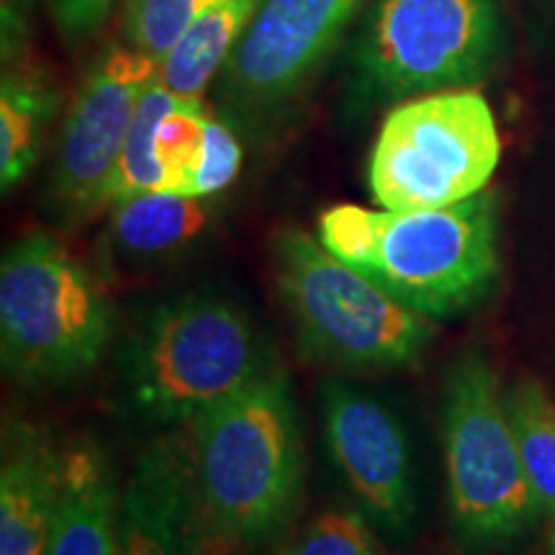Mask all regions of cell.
Wrapping results in <instances>:
<instances>
[{
	"instance_id": "cb8c5ba5",
	"label": "cell",
	"mask_w": 555,
	"mask_h": 555,
	"mask_svg": "<svg viewBox=\"0 0 555 555\" xmlns=\"http://www.w3.org/2000/svg\"><path fill=\"white\" fill-rule=\"evenodd\" d=\"M44 5L62 37L80 44L101 31L114 0H44Z\"/></svg>"
},
{
	"instance_id": "6da1fadb",
	"label": "cell",
	"mask_w": 555,
	"mask_h": 555,
	"mask_svg": "<svg viewBox=\"0 0 555 555\" xmlns=\"http://www.w3.org/2000/svg\"><path fill=\"white\" fill-rule=\"evenodd\" d=\"M319 242L427 319L476 307L499 275L496 201L486 191L420 211L332 206L319 217Z\"/></svg>"
},
{
	"instance_id": "9a60e30c",
	"label": "cell",
	"mask_w": 555,
	"mask_h": 555,
	"mask_svg": "<svg viewBox=\"0 0 555 555\" xmlns=\"http://www.w3.org/2000/svg\"><path fill=\"white\" fill-rule=\"evenodd\" d=\"M206 198L150 191L111 206L108 237L129 260H155L189 247L206 229Z\"/></svg>"
},
{
	"instance_id": "5bb4252c",
	"label": "cell",
	"mask_w": 555,
	"mask_h": 555,
	"mask_svg": "<svg viewBox=\"0 0 555 555\" xmlns=\"http://www.w3.org/2000/svg\"><path fill=\"white\" fill-rule=\"evenodd\" d=\"M121 496L95 448L65 457V486L47 555H119Z\"/></svg>"
},
{
	"instance_id": "4316f807",
	"label": "cell",
	"mask_w": 555,
	"mask_h": 555,
	"mask_svg": "<svg viewBox=\"0 0 555 555\" xmlns=\"http://www.w3.org/2000/svg\"><path fill=\"white\" fill-rule=\"evenodd\" d=\"M543 555H555V525H553V532H551V540H547V547Z\"/></svg>"
},
{
	"instance_id": "5b68a950",
	"label": "cell",
	"mask_w": 555,
	"mask_h": 555,
	"mask_svg": "<svg viewBox=\"0 0 555 555\" xmlns=\"http://www.w3.org/2000/svg\"><path fill=\"white\" fill-rule=\"evenodd\" d=\"M114 309L95 275L44 232L13 242L0 262V352L13 378L57 386L106 352Z\"/></svg>"
},
{
	"instance_id": "44dd1931",
	"label": "cell",
	"mask_w": 555,
	"mask_h": 555,
	"mask_svg": "<svg viewBox=\"0 0 555 555\" xmlns=\"http://www.w3.org/2000/svg\"><path fill=\"white\" fill-rule=\"evenodd\" d=\"M217 0H127L124 41L152 60H163L185 29Z\"/></svg>"
},
{
	"instance_id": "7402d4cb",
	"label": "cell",
	"mask_w": 555,
	"mask_h": 555,
	"mask_svg": "<svg viewBox=\"0 0 555 555\" xmlns=\"http://www.w3.org/2000/svg\"><path fill=\"white\" fill-rule=\"evenodd\" d=\"M283 555H384V551L363 512L337 506L311 519Z\"/></svg>"
},
{
	"instance_id": "52a82bcc",
	"label": "cell",
	"mask_w": 555,
	"mask_h": 555,
	"mask_svg": "<svg viewBox=\"0 0 555 555\" xmlns=\"http://www.w3.org/2000/svg\"><path fill=\"white\" fill-rule=\"evenodd\" d=\"M442 446L450 517L463 543L504 545L543 515L527 481L496 373L478 352H463L448 373Z\"/></svg>"
},
{
	"instance_id": "603a6c76",
	"label": "cell",
	"mask_w": 555,
	"mask_h": 555,
	"mask_svg": "<svg viewBox=\"0 0 555 555\" xmlns=\"http://www.w3.org/2000/svg\"><path fill=\"white\" fill-rule=\"evenodd\" d=\"M242 168V144L234 129L224 119L211 116L206 131V155L201 165L196 183H193L191 196L208 198L217 196L240 176Z\"/></svg>"
},
{
	"instance_id": "ba28073f",
	"label": "cell",
	"mask_w": 555,
	"mask_h": 555,
	"mask_svg": "<svg viewBox=\"0 0 555 555\" xmlns=\"http://www.w3.org/2000/svg\"><path fill=\"white\" fill-rule=\"evenodd\" d=\"M502 157L494 111L470 88L416 95L388 111L367 165L388 211L461 204L486 191Z\"/></svg>"
},
{
	"instance_id": "4fadbf2b",
	"label": "cell",
	"mask_w": 555,
	"mask_h": 555,
	"mask_svg": "<svg viewBox=\"0 0 555 555\" xmlns=\"http://www.w3.org/2000/svg\"><path fill=\"white\" fill-rule=\"evenodd\" d=\"M62 486L65 457L31 429L13 427L0 468V555H47Z\"/></svg>"
},
{
	"instance_id": "2e32d148",
	"label": "cell",
	"mask_w": 555,
	"mask_h": 555,
	"mask_svg": "<svg viewBox=\"0 0 555 555\" xmlns=\"http://www.w3.org/2000/svg\"><path fill=\"white\" fill-rule=\"evenodd\" d=\"M60 88L37 67L5 65L0 86V185L9 193L39 163Z\"/></svg>"
},
{
	"instance_id": "7a4b0ae2",
	"label": "cell",
	"mask_w": 555,
	"mask_h": 555,
	"mask_svg": "<svg viewBox=\"0 0 555 555\" xmlns=\"http://www.w3.org/2000/svg\"><path fill=\"white\" fill-rule=\"evenodd\" d=\"M193 466L206 519L232 545L275 543L307 486V446L283 373L262 376L193 422Z\"/></svg>"
},
{
	"instance_id": "277c9868",
	"label": "cell",
	"mask_w": 555,
	"mask_h": 555,
	"mask_svg": "<svg viewBox=\"0 0 555 555\" xmlns=\"http://www.w3.org/2000/svg\"><path fill=\"white\" fill-rule=\"evenodd\" d=\"M504 50L499 0H367L350 44L347 108L470 88Z\"/></svg>"
},
{
	"instance_id": "8992f818",
	"label": "cell",
	"mask_w": 555,
	"mask_h": 555,
	"mask_svg": "<svg viewBox=\"0 0 555 555\" xmlns=\"http://www.w3.org/2000/svg\"><path fill=\"white\" fill-rule=\"evenodd\" d=\"M273 273L304 350L324 363L347 371L404 367L433 345V319L404 307L301 229L278 234Z\"/></svg>"
},
{
	"instance_id": "7c38bea8",
	"label": "cell",
	"mask_w": 555,
	"mask_h": 555,
	"mask_svg": "<svg viewBox=\"0 0 555 555\" xmlns=\"http://www.w3.org/2000/svg\"><path fill=\"white\" fill-rule=\"evenodd\" d=\"M211 538L193 450L172 437L155 440L121 494L119 555H204Z\"/></svg>"
},
{
	"instance_id": "d6986e66",
	"label": "cell",
	"mask_w": 555,
	"mask_h": 555,
	"mask_svg": "<svg viewBox=\"0 0 555 555\" xmlns=\"http://www.w3.org/2000/svg\"><path fill=\"white\" fill-rule=\"evenodd\" d=\"M178 101V95L170 93L157 78L142 93L134 119H131L127 142H124L119 165H116L114 178L108 183V206L119 204L124 198L139 196V193L163 191V168H159L155 157V137L159 121L165 119V114Z\"/></svg>"
},
{
	"instance_id": "9c48e42d",
	"label": "cell",
	"mask_w": 555,
	"mask_h": 555,
	"mask_svg": "<svg viewBox=\"0 0 555 555\" xmlns=\"http://www.w3.org/2000/svg\"><path fill=\"white\" fill-rule=\"evenodd\" d=\"M367 0H260L221 75V99L249 127L301 99Z\"/></svg>"
},
{
	"instance_id": "8fae6325",
	"label": "cell",
	"mask_w": 555,
	"mask_h": 555,
	"mask_svg": "<svg viewBox=\"0 0 555 555\" xmlns=\"http://www.w3.org/2000/svg\"><path fill=\"white\" fill-rule=\"evenodd\" d=\"M322 422L332 461L358 499L360 512L380 530L401 532L414 522V463L397 414L371 393L327 378Z\"/></svg>"
},
{
	"instance_id": "e0dca14e",
	"label": "cell",
	"mask_w": 555,
	"mask_h": 555,
	"mask_svg": "<svg viewBox=\"0 0 555 555\" xmlns=\"http://www.w3.org/2000/svg\"><path fill=\"white\" fill-rule=\"evenodd\" d=\"M258 5L260 0H217L208 5L159 60L157 80L178 99H201L214 75L232 57Z\"/></svg>"
},
{
	"instance_id": "ac0fdd59",
	"label": "cell",
	"mask_w": 555,
	"mask_h": 555,
	"mask_svg": "<svg viewBox=\"0 0 555 555\" xmlns=\"http://www.w3.org/2000/svg\"><path fill=\"white\" fill-rule=\"evenodd\" d=\"M504 399L527 481L543 515L555 519V404L535 380H519Z\"/></svg>"
},
{
	"instance_id": "30bf717a",
	"label": "cell",
	"mask_w": 555,
	"mask_h": 555,
	"mask_svg": "<svg viewBox=\"0 0 555 555\" xmlns=\"http://www.w3.org/2000/svg\"><path fill=\"white\" fill-rule=\"evenodd\" d=\"M159 62L124 44H111L82 78L62 127L52 170V206L80 221L101 211L119 165L139 99L157 78Z\"/></svg>"
},
{
	"instance_id": "ffe728a7",
	"label": "cell",
	"mask_w": 555,
	"mask_h": 555,
	"mask_svg": "<svg viewBox=\"0 0 555 555\" xmlns=\"http://www.w3.org/2000/svg\"><path fill=\"white\" fill-rule=\"evenodd\" d=\"M208 114L201 99H180L165 119L159 121L155 137V157L163 168V191L191 196L193 183L204 165Z\"/></svg>"
},
{
	"instance_id": "d4e9b609",
	"label": "cell",
	"mask_w": 555,
	"mask_h": 555,
	"mask_svg": "<svg viewBox=\"0 0 555 555\" xmlns=\"http://www.w3.org/2000/svg\"><path fill=\"white\" fill-rule=\"evenodd\" d=\"M34 0H0V21H3V62L16 65L26 52L31 34Z\"/></svg>"
},
{
	"instance_id": "484cf974",
	"label": "cell",
	"mask_w": 555,
	"mask_h": 555,
	"mask_svg": "<svg viewBox=\"0 0 555 555\" xmlns=\"http://www.w3.org/2000/svg\"><path fill=\"white\" fill-rule=\"evenodd\" d=\"M232 543H229V540H224V538H219L217 532H214V538L208 540V547H206V553L204 555H232Z\"/></svg>"
},
{
	"instance_id": "3957f363",
	"label": "cell",
	"mask_w": 555,
	"mask_h": 555,
	"mask_svg": "<svg viewBox=\"0 0 555 555\" xmlns=\"http://www.w3.org/2000/svg\"><path fill=\"white\" fill-rule=\"evenodd\" d=\"M266 347L237 304L191 294L157 307L119 350L116 393L150 425L196 422L268 371Z\"/></svg>"
}]
</instances>
